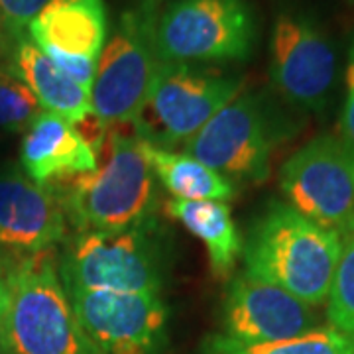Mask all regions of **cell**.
Masks as SVG:
<instances>
[{"label": "cell", "mask_w": 354, "mask_h": 354, "mask_svg": "<svg viewBox=\"0 0 354 354\" xmlns=\"http://www.w3.org/2000/svg\"><path fill=\"white\" fill-rule=\"evenodd\" d=\"M109 128L97 169L48 183L75 232L120 230L156 216V181L132 124ZM97 153V156H99Z\"/></svg>", "instance_id": "6da1fadb"}, {"label": "cell", "mask_w": 354, "mask_h": 354, "mask_svg": "<svg viewBox=\"0 0 354 354\" xmlns=\"http://www.w3.org/2000/svg\"><path fill=\"white\" fill-rule=\"evenodd\" d=\"M342 239L297 213L286 201H270L242 241L244 270L290 291L311 307L327 301Z\"/></svg>", "instance_id": "7a4b0ae2"}, {"label": "cell", "mask_w": 354, "mask_h": 354, "mask_svg": "<svg viewBox=\"0 0 354 354\" xmlns=\"http://www.w3.org/2000/svg\"><path fill=\"white\" fill-rule=\"evenodd\" d=\"M65 290L162 293L171 248L162 223L152 216L120 230H88L65 239L57 256Z\"/></svg>", "instance_id": "3957f363"}, {"label": "cell", "mask_w": 354, "mask_h": 354, "mask_svg": "<svg viewBox=\"0 0 354 354\" xmlns=\"http://www.w3.org/2000/svg\"><path fill=\"white\" fill-rule=\"evenodd\" d=\"M4 354H102L83 329L53 250L8 266Z\"/></svg>", "instance_id": "277c9868"}, {"label": "cell", "mask_w": 354, "mask_h": 354, "mask_svg": "<svg viewBox=\"0 0 354 354\" xmlns=\"http://www.w3.org/2000/svg\"><path fill=\"white\" fill-rule=\"evenodd\" d=\"M288 118L260 91H241L183 146L236 189L260 185L272 171V153L288 132Z\"/></svg>", "instance_id": "5b68a950"}, {"label": "cell", "mask_w": 354, "mask_h": 354, "mask_svg": "<svg viewBox=\"0 0 354 354\" xmlns=\"http://www.w3.org/2000/svg\"><path fill=\"white\" fill-rule=\"evenodd\" d=\"M242 75L203 64H160L138 116L130 122L138 138L171 150L185 146L242 91Z\"/></svg>", "instance_id": "8992f818"}, {"label": "cell", "mask_w": 354, "mask_h": 354, "mask_svg": "<svg viewBox=\"0 0 354 354\" xmlns=\"http://www.w3.org/2000/svg\"><path fill=\"white\" fill-rule=\"evenodd\" d=\"M256 39V16L246 0H171L153 22V44L164 64L246 62Z\"/></svg>", "instance_id": "52a82bcc"}, {"label": "cell", "mask_w": 354, "mask_h": 354, "mask_svg": "<svg viewBox=\"0 0 354 354\" xmlns=\"http://www.w3.org/2000/svg\"><path fill=\"white\" fill-rule=\"evenodd\" d=\"M156 14L158 0H142L122 12L102 48L91 87V114L104 127L130 124L150 93L162 64L153 44Z\"/></svg>", "instance_id": "ba28073f"}, {"label": "cell", "mask_w": 354, "mask_h": 354, "mask_svg": "<svg viewBox=\"0 0 354 354\" xmlns=\"http://www.w3.org/2000/svg\"><path fill=\"white\" fill-rule=\"evenodd\" d=\"M270 81L293 109L323 113L339 75L335 44L315 16L301 8L279 10L270 36Z\"/></svg>", "instance_id": "9c48e42d"}, {"label": "cell", "mask_w": 354, "mask_h": 354, "mask_svg": "<svg viewBox=\"0 0 354 354\" xmlns=\"http://www.w3.org/2000/svg\"><path fill=\"white\" fill-rule=\"evenodd\" d=\"M279 191L297 213L341 239L354 230V156L333 134L309 140L279 167Z\"/></svg>", "instance_id": "30bf717a"}, {"label": "cell", "mask_w": 354, "mask_h": 354, "mask_svg": "<svg viewBox=\"0 0 354 354\" xmlns=\"http://www.w3.org/2000/svg\"><path fill=\"white\" fill-rule=\"evenodd\" d=\"M102 354H162L169 311L162 293L65 290Z\"/></svg>", "instance_id": "8fae6325"}, {"label": "cell", "mask_w": 354, "mask_h": 354, "mask_svg": "<svg viewBox=\"0 0 354 354\" xmlns=\"http://www.w3.org/2000/svg\"><path fill=\"white\" fill-rule=\"evenodd\" d=\"M315 307L290 291L242 270L228 281L223 299V329L242 342H278L321 329Z\"/></svg>", "instance_id": "7c38bea8"}, {"label": "cell", "mask_w": 354, "mask_h": 354, "mask_svg": "<svg viewBox=\"0 0 354 354\" xmlns=\"http://www.w3.org/2000/svg\"><path fill=\"white\" fill-rule=\"evenodd\" d=\"M28 38L71 81L91 91L106 39L104 0H51L28 26Z\"/></svg>", "instance_id": "4fadbf2b"}, {"label": "cell", "mask_w": 354, "mask_h": 354, "mask_svg": "<svg viewBox=\"0 0 354 354\" xmlns=\"http://www.w3.org/2000/svg\"><path fill=\"white\" fill-rule=\"evenodd\" d=\"M67 239V218L50 185L10 171L0 176V246L18 254L53 250Z\"/></svg>", "instance_id": "5bb4252c"}, {"label": "cell", "mask_w": 354, "mask_h": 354, "mask_svg": "<svg viewBox=\"0 0 354 354\" xmlns=\"http://www.w3.org/2000/svg\"><path fill=\"white\" fill-rule=\"evenodd\" d=\"M26 176L39 185L97 169V153L65 118L41 113L28 128L20 146Z\"/></svg>", "instance_id": "9a60e30c"}, {"label": "cell", "mask_w": 354, "mask_h": 354, "mask_svg": "<svg viewBox=\"0 0 354 354\" xmlns=\"http://www.w3.org/2000/svg\"><path fill=\"white\" fill-rule=\"evenodd\" d=\"M0 67L18 77L46 113L77 124L91 113V91L71 81L32 39L22 38L0 59Z\"/></svg>", "instance_id": "2e32d148"}, {"label": "cell", "mask_w": 354, "mask_h": 354, "mask_svg": "<svg viewBox=\"0 0 354 354\" xmlns=\"http://www.w3.org/2000/svg\"><path fill=\"white\" fill-rule=\"evenodd\" d=\"M165 213L205 244L216 278H228L242 252V236L228 203L169 199Z\"/></svg>", "instance_id": "e0dca14e"}, {"label": "cell", "mask_w": 354, "mask_h": 354, "mask_svg": "<svg viewBox=\"0 0 354 354\" xmlns=\"http://www.w3.org/2000/svg\"><path fill=\"white\" fill-rule=\"evenodd\" d=\"M144 153L153 177L174 195L185 201H230L236 187L189 153L171 152L144 142Z\"/></svg>", "instance_id": "ac0fdd59"}, {"label": "cell", "mask_w": 354, "mask_h": 354, "mask_svg": "<svg viewBox=\"0 0 354 354\" xmlns=\"http://www.w3.org/2000/svg\"><path fill=\"white\" fill-rule=\"evenodd\" d=\"M201 354H354V342L330 327L278 342H242L223 333L209 335Z\"/></svg>", "instance_id": "d6986e66"}, {"label": "cell", "mask_w": 354, "mask_h": 354, "mask_svg": "<svg viewBox=\"0 0 354 354\" xmlns=\"http://www.w3.org/2000/svg\"><path fill=\"white\" fill-rule=\"evenodd\" d=\"M327 321L330 329L354 342V230L342 239L341 258L327 297Z\"/></svg>", "instance_id": "ffe728a7"}, {"label": "cell", "mask_w": 354, "mask_h": 354, "mask_svg": "<svg viewBox=\"0 0 354 354\" xmlns=\"http://www.w3.org/2000/svg\"><path fill=\"white\" fill-rule=\"evenodd\" d=\"M46 113L24 83L0 67V130L26 132L39 114Z\"/></svg>", "instance_id": "44dd1931"}, {"label": "cell", "mask_w": 354, "mask_h": 354, "mask_svg": "<svg viewBox=\"0 0 354 354\" xmlns=\"http://www.w3.org/2000/svg\"><path fill=\"white\" fill-rule=\"evenodd\" d=\"M51 0H0V22L4 36V53L16 41L26 38L28 26L32 24L38 14L50 4ZM2 53V57H4ZM0 57V59H2Z\"/></svg>", "instance_id": "7402d4cb"}, {"label": "cell", "mask_w": 354, "mask_h": 354, "mask_svg": "<svg viewBox=\"0 0 354 354\" xmlns=\"http://www.w3.org/2000/svg\"><path fill=\"white\" fill-rule=\"evenodd\" d=\"M341 140L354 156V91L346 93L341 113Z\"/></svg>", "instance_id": "603a6c76"}, {"label": "cell", "mask_w": 354, "mask_h": 354, "mask_svg": "<svg viewBox=\"0 0 354 354\" xmlns=\"http://www.w3.org/2000/svg\"><path fill=\"white\" fill-rule=\"evenodd\" d=\"M6 304H8V266L0 258V354H4V315H6Z\"/></svg>", "instance_id": "cb8c5ba5"}, {"label": "cell", "mask_w": 354, "mask_h": 354, "mask_svg": "<svg viewBox=\"0 0 354 354\" xmlns=\"http://www.w3.org/2000/svg\"><path fill=\"white\" fill-rule=\"evenodd\" d=\"M346 88L348 91H354V39L353 46H351V51H348V64H346Z\"/></svg>", "instance_id": "d4e9b609"}, {"label": "cell", "mask_w": 354, "mask_h": 354, "mask_svg": "<svg viewBox=\"0 0 354 354\" xmlns=\"http://www.w3.org/2000/svg\"><path fill=\"white\" fill-rule=\"evenodd\" d=\"M4 53V36H2V22H0V57Z\"/></svg>", "instance_id": "484cf974"}, {"label": "cell", "mask_w": 354, "mask_h": 354, "mask_svg": "<svg viewBox=\"0 0 354 354\" xmlns=\"http://www.w3.org/2000/svg\"><path fill=\"white\" fill-rule=\"evenodd\" d=\"M353 2H354V0H353Z\"/></svg>", "instance_id": "4316f807"}]
</instances>
